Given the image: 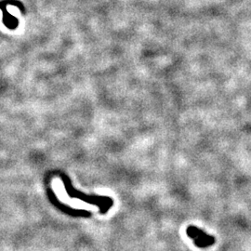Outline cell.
<instances>
[{
    "label": "cell",
    "instance_id": "obj_1",
    "mask_svg": "<svg viewBox=\"0 0 251 251\" xmlns=\"http://www.w3.org/2000/svg\"><path fill=\"white\" fill-rule=\"evenodd\" d=\"M189 237L194 241L195 245L200 249H206L215 243V237L209 235L196 226H189L186 230Z\"/></svg>",
    "mask_w": 251,
    "mask_h": 251
}]
</instances>
